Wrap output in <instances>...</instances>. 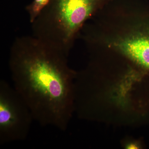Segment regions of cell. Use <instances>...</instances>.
<instances>
[{"instance_id":"obj_1","label":"cell","mask_w":149,"mask_h":149,"mask_svg":"<svg viewBox=\"0 0 149 149\" xmlns=\"http://www.w3.org/2000/svg\"><path fill=\"white\" fill-rule=\"evenodd\" d=\"M67 56L34 36H24L14 42L9 60L15 89L34 120L63 131L73 109L76 75Z\"/></svg>"},{"instance_id":"obj_2","label":"cell","mask_w":149,"mask_h":149,"mask_svg":"<svg viewBox=\"0 0 149 149\" xmlns=\"http://www.w3.org/2000/svg\"><path fill=\"white\" fill-rule=\"evenodd\" d=\"M113 0H50L32 23L33 36L68 56L89 19Z\"/></svg>"},{"instance_id":"obj_3","label":"cell","mask_w":149,"mask_h":149,"mask_svg":"<svg viewBox=\"0 0 149 149\" xmlns=\"http://www.w3.org/2000/svg\"><path fill=\"white\" fill-rule=\"evenodd\" d=\"M123 15L105 32L101 42L149 71V3L133 0L123 7Z\"/></svg>"},{"instance_id":"obj_4","label":"cell","mask_w":149,"mask_h":149,"mask_svg":"<svg viewBox=\"0 0 149 149\" xmlns=\"http://www.w3.org/2000/svg\"><path fill=\"white\" fill-rule=\"evenodd\" d=\"M34 120L18 92L5 80L0 81V144L23 141Z\"/></svg>"},{"instance_id":"obj_5","label":"cell","mask_w":149,"mask_h":149,"mask_svg":"<svg viewBox=\"0 0 149 149\" xmlns=\"http://www.w3.org/2000/svg\"><path fill=\"white\" fill-rule=\"evenodd\" d=\"M50 0H33L26 8L29 14V21L32 23Z\"/></svg>"},{"instance_id":"obj_6","label":"cell","mask_w":149,"mask_h":149,"mask_svg":"<svg viewBox=\"0 0 149 149\" xmlns=\"http://www.w3.org/2000/svg\"><path fill=\"white\" fill-rule=\"evenodd\" d=\"M139 145L138 144H130L128 145L127 146V148L128 149H138L139 148Z\"/></svg>"}]
</instances>
